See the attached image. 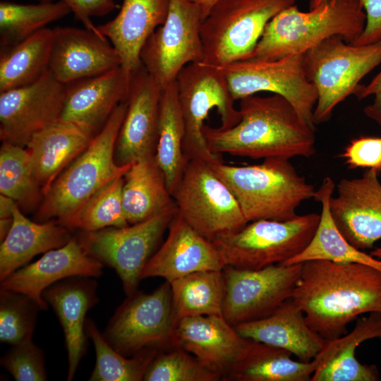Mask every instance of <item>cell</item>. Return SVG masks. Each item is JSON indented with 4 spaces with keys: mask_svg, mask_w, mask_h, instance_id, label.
Segmentation results:
<instances>
[{
    "mask_svg": "<svg viewBox=\"0 0 381 381\" xmlns=\"http://www.w3.org/2000/svg\"><path fill=\"white\" fill-rule=\"evenodd\" d=\"M308 325L326 340L347 332L358 316L381 312V271L360 263H302L291 296Z\"/></svg>",
    "mask_w": 381,
    "mask_h": 381,
    "instance_id": "6da1fadb",
    "label": "cell"
},
{
    "mask_svg": "<svg viewBox=\"0 0 381 381\" xmlns=\"http://www.w3.org/2000/svg\"><path fill=\"white\" fill-rule=\"evenodd\" d=\"M240 101V121L222 129L204 125L203 135L213 155L252 159L310 157L316 152L315 128L279 95L246 97Z\"/></svg>",
    "mask_w": 381,
    "mask_h": 381,
    "instance_id": "7a4b0ae2",
    "label": "cell"
},
{
    "mask_svg": "<svg viewBox=\"0 0 381 381\" xmlns=\"http://www.w3.org/2000/svg\"><path fill=\"white\" fill-rule=\"evenodd\" d=\"M210 163L233 193L248 223L293 219L298 206L313 198L316 190L288 159L272 157L245 166L226 164L219 158Z\"/></svg>",
    "mask_w": 381,
    "mask_h": 381,
    "instance_id": "3957f363",
    "label": "cell"
},
{
    "mask_svg": "<svg viewBox=\"0 0 381 381\" xmlns=\"http://www.w3.org/2000/svg\"><path fill=\"white\" fill-rule=\"evenodd\" d=\"M365 20L359 0H327L308 12L295 4L268 23L250 59L303 54L333 36L352 44L363 31Z\"/></svg>",
    "mask_w": 381,
    "mask_h": 381,
    "instance_id": "277c9868",
    "label": "cell"
},
{
    "mask_svg": "<svg viewBox=\"0 0 381 381\" xmlns=\"http://www.w3.org/2000/svg\"><path fill=\"white\" fill-rule=\"evenodd\" d=\"M126 109L127 101L120 103L85 150L52 183L36 211L38 222L66 218L104 185L124 176L132 164L119 165L114 153Z\"/></svg>",
    "mask_w": 381,
    "mask_h": 381,
    "instance_id": "5b68a950",
    "label": "cell"
},
{
    "mask_svg": "<svg viewBox=\"0 0 381 381\" xmlns=\"http://www.w3.org/2000/svg\"><path fill=\"white\" fill-rule=\"evenodd\" d=\"M296 0H219L202 20V62L222 67L250 59L268 23Z\"/></svg>",
    "mask_w": 381,
    "mask_h": 381,
    "instance_id": "8992f818",
    "label": "cell"
},
{
    "mask_svg": "<svg viewBox=\"0 0 381 381\" xmlns=\"http://www.w3.org/2000/svg\"><path fill=\"white\" fill-rule=\"evenodd\" d=\"M308 80L318 92L315 125L330 119L335 107L355 95L361 80L381 64V44L356 46L331 37L303 54Z\"/></svg>",
    "mask_w": 381,
    "mask_h": 381,
    "instance_id": "52a82bcc",
    "label": "cell"
},
{
    "mask_svg": "<svg viewBox=\"0 0 381 381\" xmlns=\"http://www.w3.org/2000/svg\"><path fill=\"white\" fill-rule=\"evenodd\" d=\"M320 215L308 213L279 221L259 219L241 229L222 235L213 242L225 265L259 270L284 264L302 252L311 241Z\"/></svg>",
    "mask_w": 381,
    "mask_h": 381,
    "instance_id": "ba28073f",
    "label": "cell"
},
{
    "mask_svg": "<svg viewBox=\"0 0 381 381\" xmlns=\"http://www.w3.org/2000/svg\"><path fill=\"white\" fill-rule=\"evenodd\" d=\"M175 81L184 128V155L187 160L211 162L219 157L209 150L202 133L209 112L216 109L222 129L233 127L241 119L226 80L218 67L201 61L186 66Z\"/></svg>",
    "mask_w": 381,
    "mask_h": 381,
    "instance_id": "9c48e42d",
    "label": "cell"
},
{
    "mask_svg": "<svg viewBox=\"0 0 381 381\" xmlns=\"http://www.w3.org/2000/svg\"><path fill=\"white\" fill-rule=\"evenodd\" d=\"M171 195L179 214L211 241L248 223L233 193L207 161L188 160Z\"/></svg>",
    "mask_w": 381,
    "mask_h": 381,
    "instance_id": "30bf717a",
    "label": "cell"
},
{
    "mask_svg": "<svg viewBox=\"0 0 381 381\" xmlns=\"http://www.w3.org/2000/svg\"><path fill=\"white\" fill-rule=\"evenodd\" d=\"M176 213L175 205L143 222L83 232L78 238L90 255L116 271L129 296L137 291L145 264Z\"/></svg>",
    "mask_w": 381,
    "mask_h": 381,
    "instance_id": "8fae6325",
    "label": "cell"
},
{
    "mask_svg": "<svg viewBox=\"0 0 381 381\" xmlns=\"http://www.w3.org/2000/svg\"><path fill=\"white\" fill-rule=\"evenodd\" d=\"M128 296L102 333L107 341L128 357L158 351L171 342L176 322L170 283L166 281L151 293L136 291Z\"/></svg>",
    "mask_w": 381,
    "mask_h": 381,
    "instance_id": "7c38bea8",
    "label": "cell"
},
{
    "mask_svg": "<svg viewBox=\"0 0 381 381\" xmlns=\"http://www.w3.org/2000/svg\"><path fill=\"white\" fill-rule=\"evenodd\" d=\"M303 59V54L267 60L248 59L218 68L235 101L261 92L279 95L315 128L318 92L306 75Z\"/></svg>",
    "mask_w": 381,
    "mask_h": 381,
    "instance_id": "4fadbf2b",
    "label": "cell"
},
{
    "mask_svg": "<svg viewBox=\"0 0 381 381\" xmlns=\"http://www.w3.org/2000/svg\"><path fill=\"white\" fill-rule=\"evenodd\" d=\"M199 7L190 0H169L165 22L148 37L142 64L162 89L174 83L188 64L203 60Z\"/></svg>",
    "mask_w": 381,
    "mask_h": 381,
    "instance_id": "5bb4252c",
    "label": "cell"
},
{
    "mask_svg": "<svg viewBox=\"0 0 381 381\" xmlns=\"http://www.w3.org/2000/svg\"><path fill=\"white\" fill-rule=\"evenodd\" d=\"M301 269L302 263L276 264L259 270L225 266L222 316L234 327L269 316L291 298Z\"/></svg>",
    "mask_w": 381,
    "mask_h": 381,
    "instance_id": "9a60e30c",
    "label": "cell"
},
{
    "mask_svg": "<svg viewBox=\"0 0 381 381\" xmlns=\"http://www.w3.org/2000/svg\"><path fill=\"white\" fill-rule=\"evenodd\" d=\"M66 86L47 71L36 81L0 92V138L25 147L32 135L60 119Z\"/></svg>",
    "mask_w": 381,
    "mask_h": 381,
    "instance_id": "2e32d148",
    "label": "cell"
},
{
    "mask_svg": "<svg viewBox=\"0 0 381 381\" xmlns=\"http://www.w3.org/2000/svg\"><path fill=\"white\" fill-rule=\"evenodd\" d=\"M162 93V87L142 64L131 72L127 109L115 147L119 165L155 155Z\"/></svg>",
    "mask_w": 381,
    "mask_h": 381,
    "instance_id": "e0dca14e",
    "label": "cell"
},
{
    "mask_svg": "<svg viewBox=\"0 0 381 381\" xmlns=\"http://www.w3.org/2000/svg\"><path fill=\"white\" fill-rule=\"evenodd\" d=\"M379 173L366 169L361 176L342 179L335 186L329 208L341 234L361 250L381 239V182Z\"/></svg>",
    "mask_w": 381,
    "mask_h": 381,
    "instance_id": "ac0fdd59",
    "label": "cell"
},
{
    "mask_svg": "<svg viewBox=\"0 0 381 381\" xmlns=\"http://www.w3.org/2000/svg\"><path fill=\"white\" fill-rule=\"evenodd\" d=\"M121 64L119 53L104 36L85 28L53 29L49 69L62 84L102 74Z\"/></svg>",
    "mask_w": 381,
    "mask_h": 381,
    "instance_id": "d6986e66",
    "label": "cell"
},
{
    "mask_svg": "<svg viewBox=\"0 0 381 381\" xmlns=\"http://www.w3.org/2000/svg\"><path fill=\"white\" fill-rule=\"evenodd\" d=\"M225 266L214 242L196 231L177 212L166 240L147 262L140 278L162 277L171 283L193 272L222 270Z\"/></svg>",
    "mask_w": 381,
    "mask_h": 381,
    "instance_id": "ffe728a7",
    "label": "cell"
},
{
    "mask_svg": "<svg viewBox=\"0 0 381 381\" xmlns=\"http://www.w3.org/2000/svg\"><path fill=\"white\" fill-rule=\"evenodd\" d=\"M103 265L90 255L78 238L72 237L64 246L50 250L35 262L19 268L3 281L0 289L24 294L42 310L48 308L43 292L51 285L73 276L97 277Z\"/></svg>",
    "mask_w": 381,
    "mask_h": 381,
    "instance_id": "44dd1931",
    "label": "cell"
},
{
    "mask_svg": "<svg viewBox=\"0 0 381 381\" xmlns=\"http://www.w3.org/2000/svg\"><path fill=\"white\" fill-rule=\"evenodd\" d=\"M248 342L222 315H217L179 320L171 341L221 377L229 373Z\"/></svg>",
    "mask_w": 381,
    "mask_h": 381,
    "instance_id": "7402d4cb",
    "label": "cell"
},
{
    "mask_svg": "<svg viewBox=\"0 0 381 381\" xmlns=\"http://www.w3.org/2000/svg\"><path fill=\"white\" fill-rule=\"evenodd\" d=\"M131 73L119 66L66 85L60 119L95 135L116 107L127 100Z\"/></svg>",
    "mask_w": 381,
    "mask_h": 381,
    "instance_id": "603a6c76",
    "label": "cell"
},
{
    "mask_svg": "<svg viewBox=\"0 0 381 381\" xmlns=\"http://www.w3.org/2000/svg\"><path fill=\"white\" fill-rule=\"evenodd\" d=\"M97 287V282L91 277L78 275L54 283L42 294L54 310L64 331L68 381L74 377L86 352V314L98 302Z\"/></svg>",
    "mask_w": 381,
    "mask_h": 381,
    "instance_id": "cb8c5ba5",
    "label": "cell"
},
{
    "mask_svg": "<svg viewBox=\"0 0 381 381\" xmlns=\"http://www.w3.org/2000/svg\"><path fill=\"white\" fill-rule=\"evenodd\" d=\"M121 1L118 14L97 26L119 53L121 66L131 73L142 64L140 52L145 42L165 22L169 0Z\"/></svg>",
    "mask_w": 381,
    "mask_h": 381,
    "instance_id": "d4e9b609",
    "label": "cell"
},
{
    "mask_svg": "<svg viewBox=\"0 0 381 381\" xmlns=\"http://www.w3.org/2000/svg\"><path fill=\"white\" fill-rule=\"evenodd\" d=\"M234 327L247 339L283 349L304 362L313 360L327 341L310 327L303 311L291 298L269 316Z\"/></svg>",
    "mask_w": 381,
    "mask_h": 381,
    "instance_id": "484cf974",
    "label": "cell"
},
{
    "mask_svg": "<svg viewBox=\"0 0 381 381\" xmlns=\"http://www.w3.org/2000/svg\"><path fill=\"white\" fill-rule=\"evenodd\" d=\"M381 339V312L370 313L358 319L349 332L327 340L314 358L317 363L311 381H377L380 373L375 365L363 364L356 350L367 340Z\"/></svg>",
    "mask_w": 381,
    "mask_h": 381,
    "instance_id": "4316f807",
    "label": "cell"
},
{
    "mask_svg": "<svg viewBox=\"0 0 381 381\" xmlns=\"http://www.w3.org/2000/svg\"><path fill=\"white\" fill-rule=\"evenodd\" d=\"M94 135L61 119L32 135L25 148L43 195L59 175L85 150Z\"/></svg>",
    "mask_w": 381,
    "mask_h": 381,
    "instance_id": "83f0119b",
    "label": "cell"
},
{
    "mask_svg": "<svg viewBox=\"0 0 381 381\" xmlns=\"http://www.w3.org/2000/svg\"><path fill=\"white\" fill-rule=\"evenodd\" d=\"M70 231L57 219L42 222L29 219L16 203L11 228L0 245V281L35 255L66 245L72 238Z\"/></svg>",
    "mask_w": 381,
    "mask_h": 381,
    "instance_id": "f1b7e54d",
    "label": "cell"
},
{
    "mask_svg": "<svg viewBox=\"0 0 381 381\" xmlns=\"http://www.w3.org/2000/svg\"><path fill=\"white\" fill-rule=\"evenodd\" d=\"M335 190L330 177H325L315 190L314 199L321 205L320 221L306 248L284 264L325 260L341 263H360L381 271V259L353 246L339 231L331 214L329 200Z\"/></svg>",
    "mask_w": 381,
    "mask_h": 381,
    "instance_id": "f546056e",
    "label": "cell"
},
{
    "mask_svg": "<svg viewBox=\"0 0 381 381\" xmlns=\"http://www.w3.org/2000/svg\"><path fill=\"white\" fill-rule=\"evenodd\" d=\"M122 202L129 224L176 205L155 155L133 162L123 176Z\"/></svg>",
    "mask_w": 381,
    "mask_h": 381,
    "instance_id": "4dcf8cb0",
    "label": "cell"
},
{
    "mask_svg": "<svg viewBox=\"0 0 381 381\" xmlns=\"http://www.w3.org/2000/svg\"><path fill=\"white\" fill-rule=\"evenodd\" d=\"M283 349L249 340L243 354L226 375L236 381H311L315 359L294 361Z\"/></svg>",
    "mask_w": 381,
    "mask_h": 381,
    "instance_id": "1f68e13d",
    "label": "cell"
},
{
    "mask_svg": "<svg viewBox=\"0 0 381 381\" xmlns=\"http://www.w3.org/2000/svg\"><path fill=\"white\" fill-rule=\"evenodd\" d=\"M52 41L53 29L46 28L2 49L0 92L30 84L48 71Z\"/></svg>",
    "mask_w": 381,
    "mask_h": 381,
    "instance_id": "d6a6232c",
    "label": "cell"
},
{
    "mask_svg": "<svg viewBox=\"0 0 381 381\" xmlns=\"http://www.w3.org/2000/svg\"><path fill=\"white\" fill-rule=\"evenodd\" d=\"M170 284L176 324L188 317L222 315L225 294L223 270L193 272Z\"/></svg>",
    "mask_w": 381,
    "mask_h": 381,
    "instance_id": "836d02e7",
    "label": "cell"
},
{
    "mask_svg": "<svg viewBox=\"0 0 381 381\" xmlns=\"http://www.w3.org/2000/svg\"><path fill=\"white\" fill-rule=\"evenodd\" d=\"M184 128L176 81L162 90L158 140L155 152L169 192L172 193L187 162L183 150Z\"/></svg>",
    "mask_w": 381,
    "mask_h": 381,
    "instance_id": "e575fe53",
    "label": "cell"
},
{
    "mask_svg": "<svg viewBox=\"0 0 381 381\" xmlns=\"http://www.w3.org/2000/svg\"><path fill=\"white\" fill-rule=\"evenodd\" d=\"M0 193L22 212L37 211L44 197L26 148L4 141L0 148Z\"/></svg>",
    "mask_w": 381,
    "mask_h": 381,
    "instance_id": "d590c367",
    "label": "cell"
},
{
    "mask_svg": "<svg viewBox=\"0 0 381 381\" xmlns=\"http://www.w3.org/2000/svg\"><path fill=\"white\" fill-rule=\"evenodd\" d=\"M71 13L69 6L59 1H40L35 4L0 2V34L1 49L12 47L48 24Z\"/></svg>",
    "mask_w": 381,
    "mask_h": 381,
    "instance_id": "8d00e7d4",
    "label": "cell"
},
{
    "mask_svg": "<svg viewBox=\"0 0 381 381\" xmlns=\"http://www.w3.org/2000/svg\"><path fill=\"white\" fill-rule=\"evenodd\" d=\"M123 176H118L91 195L74 212L59 221L70 230L92 232L129 225L123 207Z\"/></svg>",
    "mask_w": 381,
    "mask_h": 381,
    "instance_id": "74e56055",
    "label": "cell"
},
{
    "mask_svg": "<svg viewBox=\"0 0 381 381\" xmlns=\"http://www.w3.org/2000/svg\"><path fill=\"white\" fill-rule=\"evenodd\" d=\"M85 330L96 353V363L90 381H140L158 353L149 351L128 357L115 350L105 339L94 321L87 318Z\"/></svg>",
    "mask_w": 381,
    "mask_h": 381,
    "instance_id": "f35d334b",
    "label": "cell"
},
{
    "mask_svg": "<svg viewBox=\"0 0 381 381\" xmlns=\"http://www.w3.org/2000/svg\"><path fill=\"white\" fill-rule=\"evenodd\" d=\"M39 310L28 296L0 289V341L12 346L32 339Z\"/></svg>",
    "mask_w": 381,
    "mask_h": 381,
    "instance_id": "ab89813d",
    "label": "cell"
},
{
    "mask_svg": "<svg viewBox=\"0 0 381 381\" xmlns=\"http://www.w3.org/2000/svg\"><path fill=\"white\" fill-rule=\"evenodd\" d=\"M221 376L202 364L194 356L177 347L157 353L145 371V381H217Z\"/></svg>",
    "mask_w": 381,
    "mask_h": 381,
    "instance_id": "60d3db41",
    "label": "cell"
},
{
    "mask_svg": "<svg viewBox=\"0 0 381 381\" xmlns=\"http://www.w3.org/2000/svg\"><path fill=\"white\" fill-rule=\"evenodd\" d=\"M44 361L43 351L29 339L12 345L0 363L17 381H44Z\"/></svg>",
    "mask_w": 381,
    "mask_h": 381,
    "instance_id": "b9f144b4",
    "label": "cell"
},
{
    "mask_svg": "<svg viewBox=\"0 0 381 381\" xmlns=\"http://www.w3.org/2000/svg\"><path fill=\"white\" fill-rule=\"evenodd\" d=\"M341 157L349 169L365 168L381 173V136H361L345 147Z\"/></svg>",
    "mask_w": 381,
    "mask_h": 381,
    "instance_id": "7bdbcfd3",
    "label": "cell"
},
{
    "mask_svg": "<svg viewBox=\"0 0 381 381\" xmlns=\"http://www.w3.org/2000/svg\"><path fill=\"white\" fill-rule=\"evenodd\" d=\"M52 1L53 0H39ZM66 3L75 17L84 28L103 35L92 20V17H102L112 12L119 6L114 0H59ZM104 36V35H103Z\"/></svg>",
    "mask_w": 381,
    "mask_h": 381,
    "instance_id": "ee69618b",
    "label": "cell"
},
{
    "mask_svg": "<svg viewBox=\"0 0 381 381\" xmlns=\"http://www.w3.org/2000/svg\"><path fill=\"white\" fill-rule=\"evenodd\" d=\"M365 13V25L352 43L356 46L381 44V0H359Z\"/></svg>",
    "mask_w": 381,
    "mask_h": 381,
    "instance_id": "f6af8a7d",
    "label": "cell"
},
{
    "mask_svg": "<svg viewBox=\"0 0 381 381\" xmlns=\"http://www.w3.org/2000/svg\"><path fill=\"white\" fill-rule=\"evenodd\" d=\"M355 95L360 100L374 96L373 102L363 109V112L381 127V70L368 85H361Z\"/></svg>",
    "mask_w": 381,
    "mask_h": 381,
    "instance_id": "bcb514c9",
    "label": "cell"
},
{
    "mask_svg": "<svg viewBox=\"0 0 381 381\" xmlns=\"http://www.w3.org/2000/svg\"><path fill=\"white\" fill-rule=\"evenodd\" d=\"M16 202L11 198L1 194L0 218H12L13 210Z\"/></svg>",
    "mask_w": 381,
    "mask_h": 381,
    "instance_id": "7dc6e473",
    "label": "cell"
},
{
    "mask_svg": "<svg viewBox=\"0 0 381 381\" xmlns=\"http://www.w3.org/2000/svg\"><path fill=\"white\" fill-rule=\"evenodd\" d=\"M200 8L202 20L209 14L213 6L219 0H190Z\"/></svg>",
    "mask_w": 381,
    "mask_h": 381,
    "instance_id": "c3c4849f",
    "label": "cell"
},
{
    "mask_svg": "<svg viewBox=\"0 0 381 381\" xmlns=\"http://www.w3.org/2000/svg\"><path fill=\"white\" fill-rule=\"evenodd\" d=\"M13 224L12 218H0V241L1 242L8 235Z\"/></svg>",
    "mask_w": 381,
    "mask_h": 381,
    "instance_id": "681fc988",
    "label": "cell"
},
{
    "mask_svg": "<svg viewBox=\"0 0 381 381\" xmlns=\"http://www.w3.org/2000/svg\"><path fill=\"white\" fill-rule=\"evenodd\" d=\"M327 0H310L309 1V8L313 9L318 6L320 5L323 2L326 1Z\"/></svg>",
    "mask_w": 381,
    "mask_h": 381,
    "instance_id": "f907efd6",
    "label": "cell"
},
{
    "mask_svg": "<svg viewBox=\"0 0 381 381\" xmlns=\"http://www.w3.org/2000/svg\"><path fill=\"white\" fill-rule=\"evenodd\" d=\"M370 254L375 258L381 259V246L374 248L370 251Z\"/></svg>",
    "mask_w": 381,
    "mask_h": 381,
    "instance_id": "816d5d0a",
    "label": "cell"
}]
</instances>
